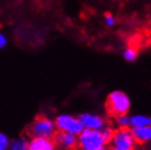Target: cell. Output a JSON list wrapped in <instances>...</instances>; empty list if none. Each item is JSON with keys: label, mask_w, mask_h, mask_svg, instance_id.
I'll list each match as a JSON object with an SVG mask.
<instances>
[{"label": "cell", "mask_w": 151, "mask_h": 150, "mask_svg": "<svg viewBox=\"0 0 151 150\" xmlns=\"http://www.w3.org/2000/svg\"><path fill=\"white\" fill-rule=\"evenodd\" d=\"M114 129L106 124L101 130L84 129L77 135V150H108Z\"/></svg>", "instance_id": "obj_1"}, {"label": "cell", "mask_w": 151, "mask_h": 150, "mask_svg": "<svg viewBox=\"0 0 151 150\" xmlns=\"http://www.w3.org/2000/svg\"><path fill=\"white\" fill-rule=\"evenodd\" d=\"M106 110L111 116L117 117L123 114H129L132 106L131 99L122 90H114L106 98Z\"/></svg>", "instance_id": "obj_2"}, {"label": "cell", "mask_w": 151, "mask_h": 150, "mask_svg": "<svg viewBox=\"0 0 151 150\" xmlns=\"http://www.w3.org/2000/svg\"><path fill=\"white\" fill-rule=\"evenodd\" d=\"M57 132V128H56L55 121H52L46 116H37L35 119L30 124L27 133L28 135L32 137H48L52 138Z\"/></svg>", "instance_id": "obj_3"}, {"label": "cell", "mask_w": 151, "mask_h": 150, "mask_svg": "<svg viewBox=\"0 0 151 150\" xmlns=\"http://www.w3.org/2000/svg\"><path fill=\"white\" fill-rule=\"evenodd\" d=\"M55 124L56 128H57V131L71 133L74 135H79L81 131L84 130L78 117L69 115V114H61V115L57 116V118L55 120Z\"/></svg>", "instance_id": "obj_4"}, {"label": "cell", "mask_w": 151, "mask_h": 150, "mask_svg": "<svg viewBox=\"0 0 151 150\" xmlns=\"http://www.w3.org/2000/svg\"><path fill=\"white\" fill-rule=\"evenodd\" d=\"M109 145H111V148H135L136 141L130 128H118L117 130H114Z\"/></svg>", "instance_id": "obj_5"}, {"label": "cell", "mask_w": 151, "mask_h": 150, "mask_svg": "<svg viewBox=\"0 0 151 150\" xmlns=\"http://www.w3.org/2000/svg\"><path fill=\"white\" fill-rule=\"evenodd\" d=\"M78 119L83 128L87 130H101L107 124L104 117L93 112H83L78 116Z\"/></svg>", "instance_id": "obj_6"}, {"label": "cell", "mask_w": 151, "mask_h": 150, "mask_svg": "<svg viewBox=\"0 0 151 150\" xmlns=\"http://www.w3.org/2000/svg\"><path fill=\"white\" fill-rule=\"evenodd\" d=\"M55 141L56 147L61 150H76L77 149V135L71 133L57 131L52 137Z\"/></svg>", "instance_id": "obj_7"}, {"label": "cell", "mask_w": 151, "mask_h": 150, "mask_svg": "<svg viewBox=\"0 0 151 150\" xmlns=\"http://www.w3.org/2000/svg\"><path fill=\"white\" fill-rule=\"evenodd\" d=\"M54 138L48 137H32L28 141V150H56Z\"/></svg>", "instance_id": "obj_8"}, {"label": "cell", "mask_w": 151, "mask_h": 150, "mask_svg": "<svg viewBox=\"0 0 151 150\" xmlns=\"http://www.w3.org/2000/svg\"><path fill=\"white\" fill-rule=\"evenodd\" d=\"M133 136L135 138L136 144L146 145L151 144V125H146V127H138L131 129Z\"/></svg>", "instance_id": "obj_9"}, {"label": "cell", "mask_w": 151, "mask_h": 150, "mask_svg": "<svg viewBox=\"0 0 151 150\" xmlns=\"http://www.w3.org/2000/svg\"><path fill=\"white\" fill-rule=\"evenodd\" d=\"M151 125V116L145 114H135L130 118V129L138 127H146Z\"/></svg>", "instance_id": "obj_10"}, {"label": "cell", "mask_w": 151, "mask_h": 150, "mask_svg": "<svg viewBox=\"0 0 151 150\" xmlns=\"http://www.w3.org/2000/svg\"><path fill=\"white\" fill-rule=\"evenodd\" d=\"M10 150H28V141L24 137L10 141Z\"/></svg>", "instance_id": "obj_11"}, {"label": "cell", "mask_w": 151, "mask_h": 150, "mask_svg": "<svg viewBox=\"0 0 151 150\" xmlns=\"http://www.w3.org/2000/svg\"><path fill=\"white\" fill-rule=\"evenodd\" d=\"M130 118H131V115L129 114H123V115H119L115 117V122H116V125L120 129H127V128H130Z\"/></svg>", "instance_id": "obj_12"}, {"label": "cell", "mask_w": 151, "mask_h": 150, "mask_svg": "<svg viewBox=\"0 0 151 150\" xmlns=\"http://www.w3.org/2000/svg\"><path fill=\"white\" fill-rule=\"evenodd\" d=\"M122 56L127 62H134L138 57V53H137V49H135L134 47H127L122 53Z\"/></svg>", "instance_id": "obj_13"}, {"label": "cell", "mask_w": 151, "mask_h": 150, "mask_svg": "<svg viewBox=\"0 0 151 150\" xmlns=\"http://www.w3.org/2000/svg\"><path fill=\"white\" fill-rule=\"evenodd\" d=\"M10 147V141L8 136L0 133V150H8Z\"/></svg>", "instance_id": "obj_14"}, {"label": "cell", "mask_w": 151, "mask_h": 150, "mask_svg": "<svg viewBox=\"0 0 151 150\" xmlns=\"http://www.w3.org/2000/svg\"><path fill=\"white\" fill-rule=\"evenodd\" d=\"M104 22H105V25L107 27H114V26H116V24H117L116 17H115L113 14H111V13H107V14L105 15Z\"/></svg>", "instance_id": "obj_15"}, {"label": "cell", "mask_w": 151, "mask_h": 150, "mask_svg": "<svg viewBox=\"0 0 151 150\" xmlns=\"http://www.w3.org/2000/svg\"><path fill=\"white\" fill-rule=\"evenodd\" d=\"M6 38L2 35V33H0V48H3V47L6 45Z\"/></svg>", "instance_id": "obj_16"}, {"label": "cell", "mask_w": 151, "mask_h": 150, "mask_svg": "<svg viewBox=\"0 0 151 150\" xmlns=\"http://www.w3.org/2000/svg\"><path fill=\"white\" fill-rule=\"evenodd\" d=\"M111 150H136L135 148H111Z\"/></svg>", "instance_id": "obj_17"}]
</instances>
